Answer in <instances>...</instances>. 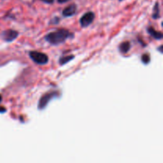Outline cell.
I'll return each mask as SVG.
<instances>
[{"mask_svg": "<svg viewBox=\"0 0 163 163\" xmlns=\"http://www.w3.org/2000/svg\"><path fill=\"white\" fill-rule=\"evenodd\" d=\"M4 111H6V109L3 107H0V112H4Z\"/></svg>", "mask_w": 163, "mask_h": 163, "instance_id": "obj_15", "label": "cell"}, {"mask_svg": "<svg viewBox=\"0 0 163 163\" xmlns=\"http://www.w3.org/2000/svg\"><path fill=\"white\" fill-rule=\"evenodd\" d=\"M57 95H58L57 92L53 91V92L46 93V95L42 96L38 102V105H37L38 106L39 110H42V109L46 108V107L48 105V104H49V102H50V100H53V98H55Z\"/></svg>", "mask_w": 163, "mask_h": 163, "instance_id": "obj_3", "label": "cell"}, {"mask_svg": "<svg viewBox=\"0 0 163 163\" xmlns=\"http://www.w3.org/2000/svg\"><path fill=\"white\" fill-rule=\"evenodd\" d=\"M41 1L47 4H52L53 3V2H54V0H41Z\"/></svg>", "mask_w": 163, "mask_h": 163, "instance_id": "obj_12", "label": "cell"}, {"mask_svg": "<svg viewBox=\"0 0 163 163\" xmlns=\"http://www.w3.org/2000/svg\"><path fill=\"white\" fill-rule=\"evenodd\" d=\"M151 61V57L148 54H143L142 56V62L143 64H148Z\"/></svg>", "mask_w": 163, "mask_h": 163, "instance_id": "obj_11", "label": "cell"}, {"mask_svg": "<svg viewBox=\"0 0 163 163\" xmlns=\"http://www.w3.org/2000/svg\"><path fill=\"white\" fill-rule=\"evenodd\" d=\"M18 36V32L14 30H4L1 33V37L5 42H11L15 40Z\"/></svg>", "mask_w": 163, "mask_h": 163, "instance_id": "obj_5", "label": "cell"}, {"mask_svg": "<svg viewBox=\"0 0 163 163\" xmlns=\"http://www.w3.org/2000/svg\"><path fill=\"white\" fill-rule=\"evenodd\" d=\"M68 1H69V0H57V2L59 3H65V2H67Z\"/></svg>", "mask_w": 163, "mask_h": 163, "instance_id": "obj_13", "label": "cell"}, {"mask_svg": "<svg viewBox=\"0 0 163 163\" xmlns=\"http://www.w3.org/2000/svg\"><path fill=\"white\" fill-rule=\"evenodd\" d=\"M94 18H95V14L93 12L85 13L80 19V24H81V27L83 28L88 27L94 21Z\"/></svg>", "mask_w": 163, "mask_h": 163, "instance_id": "obj_4", "label": "cell"}, {"mask_svg": "<svg viewBox=\"0 0 163 163\" xmlns=\"http://www.w3.org/2000/svg\"><path fill=\"white\" fill-rule=\"evenodd\" d=\"M119 1H123V0H119Z\"/></svg>", "mask_w": 163, "mask_h": 163, "instance_id": "obj_18", "label": "cell"}, {"mask_svg": "<svg viewBox=\"0 0 163 163\" xmlns=\"http://www.w3.org/2000/svg\"><path fill=\"white\" fill-rule=\"evenodd\" d=\"M153 14H152V18L154 19H158L160 18V9H159V3L158 2L155 3L154 7V10H153Z\"/></svg>", "mask_w": 163, "mask_h": 163, "instance_id": "obj_9", "label": "cell"}, {"mask_svg": "<svg viewBox=\"0 0 163 163\" xmlns=\"http://www.w3.org/2000/svg\"><path fill=\"white\" fill-rule=\"evenodd\" d=\"M1 101H2V96L0 95V103H1Z\"/></svg>", "mask_w": 163, "mask_h": 163, "instance_id": "obj_17", "label": "cell"}, {"mask_svg": "<svg viewBox=\"0 0 163 163\" xmlns=\"http://www.w3.org/2000/svg\"><path fill=\"white\" fill-rule=\"evenodd\" d=\"M30 57L36 64H38V65H46L49 62V57L46 53L37 52V51L30 52Z\"/></svg>", "mask_w": 163, "mask_h": 163, "instance_id": "obj_2", "label": "cell"}, {"mask_svg": "<svg viewBox=\"0 0 163 163\" xmlns=\"http://www.w3.org/2000/svg\"><path fill=\"white\" fill-rule=\"evenodd\" d=\"M131 49V44L129 42H122L119 46V51L122 53H126L129 52Z\"/></svg>", "mask_w": 163, "mask_h": 163, "instance_id": "obj_8", "label": "cell"}, {"mask_svg": "<svg viewBox=\"0 0 163 163\" xmlns=\"http://www.w3.org/2000/svg\"><path fill=\"white\" fill-rule=\"evenodd\" d=\"M74 58L73 55H69V56H64L59 59V63L61 65H64L65 64H67L68 62H69L70 61H72Z\"/></svg>", "mask_w": 163, "mask_h": 163, "instance_id": "obj_10", "label": "cell"}, {"mask_svg": "<svg viewBox=\"0 0 163 163\" xmlns=\"http://www.w3.org/2000/svg\"><path fill=\"white\" fill-rule=\"evenodd\" d=\"M147 32L152 37H154V39H157V40H161L162 38L163 35L162 33L159 31H157V30H154L152 27H150L147 28Z\"/></svg>", "mask_w": 163, "mask_h": 163, "instance_id": "obj_7", "label": "cell"}, {"mask_svg": "<svg viewBox=\"0 0 163 163\" xmlns=\"http://www.w3.org/2000/svg\"><path fill=\"white\" fill-rule=\"evenodd\" d=\"M58 22H59V19H58L57 18H55L54 19H53V21L52 22H53V23H57Z\"/></svg>", "mask_w": 163, "mask_h": 163, "instance_id": "obj_14", "label": "cell"}, {"mask_svg": "<svg viewBox=\"0 0 163 163\" xmlns=\"http://www.w3.org/2000/svg\"><path fill=\"white\" fill-rule=\"evenodd\" d=\"M73 36L72 33L65 29H61L56 31L50 32L45 36V40L49 42L50 45L53 46H57V45L62 44L69 37Z\"/></svg>", "mask_w": 163, "mask_h": 163, "instance_id": "obj_1", "label": "cell"}, {"mask_svg": "<svg viewBox=\"0 0 163 163\" xmlns=\"http://www.w3.org/2000/svg\"><path fill=\"white\" fill-rule=\"evenodd\" d=\"M77 10V7L76 4H71V5L65 7V9L62 11V14L64 17H72L76 14Z\"/></svg>", "mask_w": 163, "mask_h": 163, "instance_id": "obj_6", "label": "cell"}, {"mask_svg": "<svg viewBox=\"0 0 163 163\" xmlns=\"http://www.w3.org/2000/svg\"><path fill=\"white\" fill-rule=\"evenodd\" d=\"M161 48H162V46H160V47H159V49H158V50H159L160 51V52H161V53H162V50H161Z\"/></svg>", "mask_w": 163, "mask_h": 163, "instance_id": "obj_16", "label": "cell"}]
</instances>
